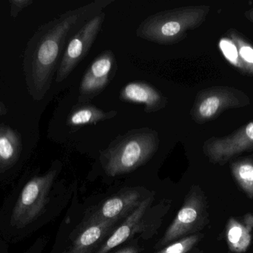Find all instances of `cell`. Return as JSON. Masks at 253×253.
I'll return each instance as SVG.
<instances>
[{"mask_svg": "<svg viewBox=\"0 0 253 253\" xmlns=\"http://www.w3.org/2000/svg\"><path fill=\"white\" fill-rule=\"evenodd\" d=\"M113 2V0H96L62 13L36 31L27 45L23 61L28 93L34 101H42L50 89L71 37Z\"/></svg>", "mask_w": 253, "mask_h": 253, "instance_id": "obj_1", "label": "cell"}, {"mask_svg": "<svg viewBox=\"0 0 253 253\" xmlns=\"http://www.w3.org/2000/svg\"><path fill=\"white\" fill-rule=\"evenodd\" d=\"M210 10L211 6L200 4L158 12L140 23L137 37L157 44H176L187 37L189 31L204 23Z\"/></svg>", "mask_w": 253, "mask_h": 253, "instance_id": "obj_2", "label": "cell"}, {"mask_svg": "<svg viewBox=\"0 0 253 253\" xmlns=\"http://www.w3.org/2000/svg\"><path fill=\"white\" fill-rule=\"evenodd\" d=\"M158 132L150 128L129 131L116 138L102 152L101 161L108 175H123L147 163L157 152Z\"/></svg>", "mask_w": 253, "mask_h": 253, "instance_id": "obj_3", "label": "cell"}, {"mask_svg": "<svg viewBox=\"0 0 253 253\" xmlns=\"http://www.w3.org/2000/svg\"><path fill=\"white\" fill-rule=\"evenodd\" d=\"M251 98L243 91L226 86H212L200 91L190 111L192 119L198 124L215 120L227 109L245 108Z\"/></svg>", "mask_w": 253, "mask_h": 253, "instance_id": "obj_4", "label": "cell"}, {"mask_svg": "<svg viewBox=\"0 0 253 253\" xmlns=\"http://www.w3.org/2000/svg\"><path fill=\"white\" fill-rule=\"evenodd\" d=\"M208 222L209 213L206 196L199 187H193L159 246H165L187 235L191 236L202 230Z\"/></svg>", "mask_w": 253, "mask_h": 253, "instance_id": "obj_5", "label": "cell"}, {"mask_svg": "<svg viewBox=\"0 0 253 253\" xmlns=\"http://www.w3.org/2000/svg\"><path fill=\"white\" fill-rule=\"evenodd\" d=\"M56 168L30 180L22 189L11 215L13 227L22 228L41 214L48 199L52 184L57 175Z\"/></svg>", "mask_w": 253, "mask_h": 253, "instance_id": "obj_6", "label": "cell"}, {"mask_svg": "<svg viewBox=\"0 0 253 253\" xmlns=\"http://www.w3.org/2000/svg\"><path fill=\"white\" fill-rule=\"evenodd\" d=\"M106 13L102 11L87 21L68 42L59 68L56 71V82L65 80L79 63L87 56L92 45L97 38L103 25Z\"/></svg>", "mask_w": 253, "mask_h": 253, "instance_id": "obj_7", "label": "cell"}, {"mask_svg": "<svg viewBox=\"0 0 253 253\" xmlns=\"http://www.w3.org/2000/svg\"><path fill=\"white\" fill-rule=\"evenodd\" d=\"M253 150V121L230 135L212 137L205 141L203 152L211 163L224 166L242 153Z\"/></svg>", "mask_w": 253, "mask_h": 253, "instance_id": "obj_8", "label": "cell"}, {"mask_svg": "<svg viewBox=\"0 0 253 253\" xmlns=\"http://www.w3.org/2000/svg\"><path fill=\"white\" fill-rule=\"evenodd\" d=\"M117 70V59L112 51H105L95 58L82 80L79 103H87L102 93L114 78Z\"/></svg>", "mask_w": 253, "mask_h": 253, "instance_id": "obj_9", "label": "cell"}, {"mask_svg": "<svg viewBox=\"0 0 253 253\" xmlns=\"http://www.w3.org/2000/svg\"><path fill=\"white\" fill-rule=\"evenodd\" d=\"M120 99L124 102L144 104L146 113L160 111L168 104V99L145 82H132L126 84L120 92Z\"/></svg>", "mask_w": 253, "mask_h": 253, "instance_id": "obj_10", "label": "cell"}, {"mask_svg": "<svg viewBox=\"0 0 253 253\" xmlns=\"http://www.w3.org/2000/svg\"><path fill=\"white\" fill-rule=\"evenodd\" d=\"M139 193L135 190L114 196L107 200L97 212L90 218V223L118 221L126 214L130 215L141 203Z\"/></svg>", "mask_w": 253, "mask_h": 253, "instance_id": "obj_11", "label": "cell"}, {"mask_svg": "<svg viewBox=\"0 0 253 253\" xmlns=\"http://www.w3.org/2000/svg\"><path fill=\"white\" fill-rule=\"evenodd\" d=\"M253 214L247 213L242 219L230 217L225 227V239L232 253H245L253 240Z\"/></svg>", "mask_w": 253, "mask_h": 253, "instance_id": "obj_12", "label": "cell"}, {"mask_svg": "<svg viewBox=\"0 0 253 253\" xmlns=\"http://www.w3.org/2000/svg\"><path fill=\"white\" fill-rule=\"evenodd\" d=\"M151 201L152 199L150 197L143 200L138 205V207L130 215H128L126 221L114 232V234L107 240L105 244H103L102 248L96 251V253H109L111 250L126 242L132 235L134 229L136 227L137 224L142 218Z\"/></svg>", "mask_w": 253, "mask_h": 253, "instance_id": "obj_13", "label": "cell"}, {"mask_svg": "<svg viewBox=\"0 0 253 253\" xmlns=\"http://www.w3.org/2000/svg\"><path fill=\"white\" fill-rule=\"evenodd\" d=\"M22 150L20 134L7 125H0V169L13 166L19 159Z\"/></svg>", "mask_w": 253, "mask_h": 253, "instance_id": "obj_14", "label": "cell"}, {"mask_svg": "<svg viewBox=\"0 0 253 253\" xmlns=\"http://www.w3.org/2000/svg\"><path fill=\"white\" fill-rule=\"evenodd\" d=\"M117 114V111H105L91 104L79 103L71 110L67 123L71 127L94 125L114 118Z\"/></svg>", "mask_w": 253, "mask_h": 253, "instance_id": "obj_15", "label": "cell"}, {"mask_svg": "<svg viewBox=\"0 0 253 253\" xmlns=\"http://www.w3.org/2000/svg\"><path fill=\"white\" fill-rule=\"evenodd\" d=\"M116 221L89 223V226L77 237L68 253H90L98 242L112 228Z\"/></svg>", "mask_w": 253, "mask_h": 253, "instance_id": "obj_16", "label": "cell"}, {"mask_svg": "<svg viewBox=\"0 0 253 253\" xmlns=\"http://www.w3.org/2000/svg\"><path fill=\"white\" fill-rule=\"evenodd\" d=\"M230 168L239 188L247 198L253 200V157H245L233 160Z\"/></svg>", "mask_w": 253, "mask_h": 253, "instance_id": "obj_17", "label": "cell"}, {"mask_svg": "<svg viewBox=\"0 0 253 253\" xmlns=\"http://www.w3.org/2000/svg\"><path fill=\"white\" fill-rule=\"evenodd\" d=\"M228 38L236 45L242 65V72L253 76V46L237 30L230 28L227 31Z\"/></svg>", "mask_w": 253, "mask_h": 253, "instance_id": "obj_18", "label": "cell"}, {"mask_svg": "<svg viewBox=\"0 0 253 253\" xmlns=\"http://www.w3.org/2000/svg\"><path fill=\"white\" fill-rule=\"evenodd\" d=\"M200 234L191 235L183 238L179 241L174 242L172 245L164 248L156 253H187L193 249V247L202 239Z\"/></svg>", "mask_w": 253, "mask_h": 253, "instance_id": "obj_19", "label": "cell"}, {"mask_svg": "<svg viewBox=\"0 0 253 253\" xmlns=\"http://www.w3.org/2000/svg\"><path fill=\"white\" fill-rule=\"evenodd\" d=\"M219 47L224 57L232 65H234L239 71H242V65L239 59V53L234 43L228 37H224L220 40Z\"/></svg>", "mask_w": 253, "mask_h": 253, "instance_id": "obj_20", "label": "cell"}, {"mask_svg": "<svg viewBox=\"0 0 253 253\" xmlns=\"http://www.w3.org/2000/svg\"><path fill=\"white\" fill-rule=\"evenodd\" d=\"M33 2V0H10V16L16 18L24 8L31 5Z\"/></svg>", "mask_w": 253, "mask_h": 253, "instance_id": "obj_21", "label": "cell"}, {"mask_svg": "<svg viewBox=\"0 0 253 253\" xmlns=\"http://www.w3.org/2000/svg\"><path fill=\"white\" fill-rule=\"evenodd\" d=\"M245 16L248 20L253 23V7L249 10H246L245 13Z\"/></svg>", "mask_w": 253, "mask_h": 253, "instance_id": "obj_22", "label": "cell"}, {"mask_svg": "<svg viewBox=\"0 0 253 253\" xmlns=\"http://www.w3.org/2000/svg\"><path fill=\"white\" fill-rule=\"evenodd\" d=\"M116 253H138V251L134 248H125V249L122 250V251H120Z\"/></svg>", "mask_w": 253, "mask_h": 253, "instance_id": "obj_23", "label": "cell"}, {"mask_svg": "<svg viewBox=\"0 0 253 253\" xmlns=\"http://www.w3.org/2000/svg\"><path fill=\"white\" fill-rule=\"evenodd\" d=\"M7 113V108L5 105L0 101V116L4 115Z\"/></svg>", "mask_w": 253, "mask_h": 253, "instance_id": "obj_24", "label": "cell"}]
</instances>
